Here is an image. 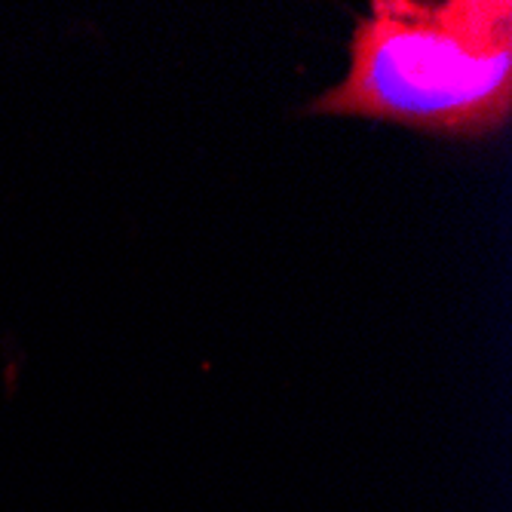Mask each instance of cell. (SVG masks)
Here are the masks:
<instances>
[{
  "instance_id": "6da1fadb",
  "label": "cell",
  "mask_w": 512,
  "mask_h": 512,
  "mask_svg": "<svg viewBox=\"0 0 512 512\" xmlns=\"http://www.w3.org/2000/svg\"><path fill=\"white\" fill-rule=\"evenodd\" d=\"M304 111L485 142L512 117V4L371 0L353 22L344 77Z\"/></svg>"
}]
</instances>
